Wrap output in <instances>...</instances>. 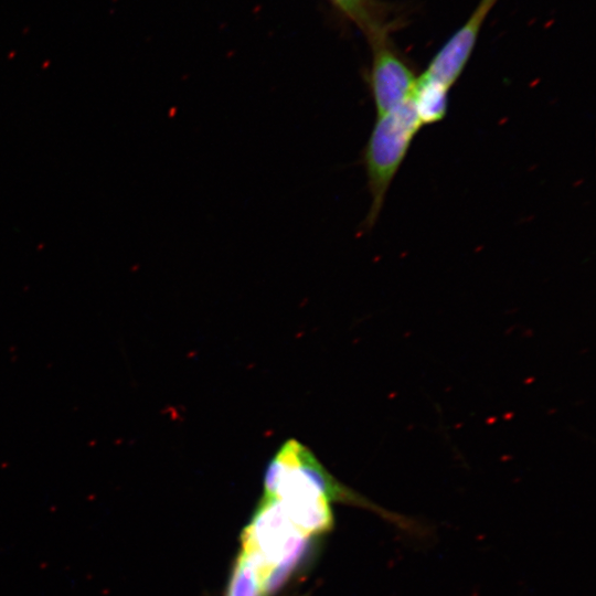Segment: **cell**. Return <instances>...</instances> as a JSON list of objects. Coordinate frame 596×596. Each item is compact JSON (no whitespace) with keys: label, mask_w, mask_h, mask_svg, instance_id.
<instances>
[{"label":"cell","mask_w":596,"mask_h":596,"mask_svg":"<svg viewBox=\"0 0 596 596\" xmlns=\"http://www.w3.org/2000/svg\"><path fill=\"white\" fill-rule=\"evenodd\" d=\"M227 595L264 596L260 583L243 553L236 560Z\"/></svg>","instance_id":"8"},{"label":"cell","mask_w":596,"mask_h":596,"mask_svg":"<svg viewBox=\"0 0 596 596\" xmlns=\"http://www.w3.org/2000/svg\"><path fill=\"white\" fill-rule=\"evenodd\" d=\"M448 91L422 75L417 77L411 100L422 126L444 119L448 108Z\"/></svg>","instance_id":"7"},{"label":"cell","mask_w":596,"mask_h":596,"mask_svg":"<svg viewBox=\"0 0 596 596\" xmlns=\"http://www.w3.org/2000/svg\"><path fill=\"white\" fill-rule=\"evenodd\" d=\"M228 596V595H227Z\"/></svg>","instance_id":"9"},{"label":"cell","mask_w":596,"mask_h":596,"mask_svg":"<svg viewBox=\"0 0 596 596\" xmlns=\"http://www.w3.org/2000/svg\"><path fill=\"white\" fill-rule=\"evenodd\" d=\"M365 35L370 45L390 39L403 20L397 9L382 0H331Z\"/></svg>","instance_id":"6"},{"label":"cell","mask_w":596,"mask_h":596,"mask_svg":"<svg viewBox=\"0 0 596 596\" xmlns=\"http://www.w3.org/2000/svg\"><path fill=\"white\" fill-rule=\"evenodd\" d=\"M372 64L368 84L377 116L403 105L413 94L417 77L391 39L371 45Z\"/></svg>","instance_id":"4"},{"label":"cell","mask_w":596,"mask_h":596,"mask_svg":"<svg viewBox=\"0 0 596 596\" xmlns=\"http://www.w3.org/2000/svg\"><path fill=\"white\" fill-rule=\"evenodd\" d=\"M497 1L480 0L465 23L435 54L422 76L449 89L466 67L482 24Z\"/></svg>","instance_id":"5"},{"label":"cell","mask_w":596,"mask_h":596,"mask_svg":"<svg viewBox=\"0 0 596 596\" xmlns=\"http://www.w3.org/2000/svg\"><path fill=\"white\" fill-rule=\"evenodd\" d=\"M412 100L377 116L363 152L371 206L364 227L371 228L411 143L422 128Z\"/></svg>","instance_id":"2"},{"label":"cell","mask_w":596,"mask_h":596,"mask_svg":"<svg viewBox=\"0 0 596 596\" xmlns=\"http://www.w3.org/2000/svg\"><path fill=\"white\" fill-rule=\"evenodd\" d=\"M315 454L296 439L286 440L269 460L264 494L277 499L292 523L307 536L330 531V501L316 482L310 465Z\"/></svg>","instance_id":"1"},{"label":"cell","mask_w":596,"mask_h":596,"mask_svg":"<svg viewBox=\"0 0 596 596\" xmlns=\"http://www.w3.org/2000/svg\"><path fill=\"white\" fill-rule=\"evenodd\" d=\"M307 539L277 499L263 496L251 523L242 533L241 552L254 570L262 590L276 565L305 551Z\"/></svg>","instance_id":"3"}]
</instances>
